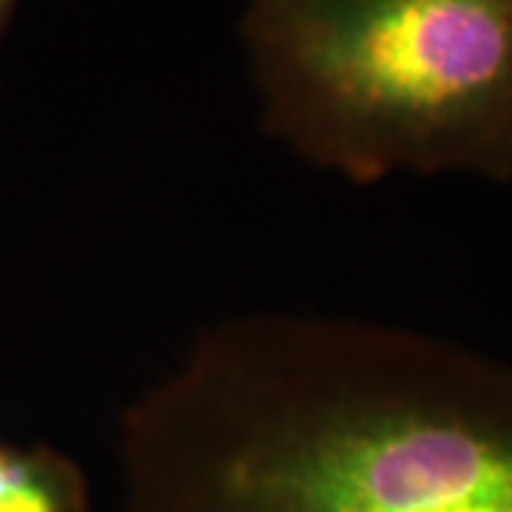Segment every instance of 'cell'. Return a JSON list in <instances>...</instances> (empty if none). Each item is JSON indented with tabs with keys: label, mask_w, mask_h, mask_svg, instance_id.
Returning <instances> with one entry per match:
<instances>
[{
	"label": "cell",
	"mask_w": 512,
	"mask_h": 512,
	"mask_svg": "<svg viewBox=\"0 0 512 512\" xmlns=\"http://www.w3.org/2000/svg\"><path fill=\"white\" fill-rule=\"evenodd\" d=\"M18 3L20 0H0V43H3V35H6L9 23H12V15H15Z\"/></svg>",
	"instance_id": "cell-4"
},
{
	"label": "cell",
	"mask_w": 512,
	"mask_h": 512,
	"mask_svg": "<svg viewBox=\"0 0 512 512\" xmlns=\"http://www.w3.org/2000/svg\"><path fill=\"white\" fill-rule=\"evenodd\" d=\"M0 512H92L89 478L49 444L0 441Z\"/></svg>",
	"instance_id": "cell-3"
},
{
	"label": "cell",
	"mask_w": 512,
	"mask_h": 512,
	"mask_svg": "<svg viewBox=\"0 0 512 512\" xmlns=\"http://www.w3.org/2000/svg\"><path fill=\"white\" fill-rule=\"evenodd\" d=\"M262 131L356 185L512 183V0H245Z\"/></svg>",
	"instance_id": "cell-2"
},
{
	"label": "cell",
	"mask_w": 512,
	"mask_h": 512,
	"mask_svg": "<svg viewBox=\"0 0 512 512\" xmlns=\"http://www.w3.org/2000/svg\"><path fill=\"white\" fill-rule=\"evenodd\" d=\"M126 512H512V365L319 313L205 328L126 404Z\"/></svg>",
	"instance_id": "cell-1"
}]
</instances>
